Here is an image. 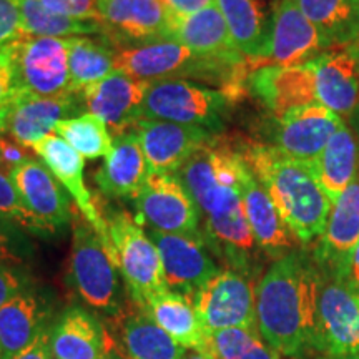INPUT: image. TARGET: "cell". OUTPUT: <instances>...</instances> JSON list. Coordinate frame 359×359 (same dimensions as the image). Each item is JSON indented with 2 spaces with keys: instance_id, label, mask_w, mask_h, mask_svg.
Listing matches in <instances>:
<instances>
[{
  "instance_id": "1",
  "label": "cell",
  "mask_w": 359,
  "mask_h": 359,
  "mask_svg": "<svg viewBox=\"0 0 359 359\" xmlns=\"http://www.w3.org/2000/svg\"><path fill=\"white\" fill-rule=\"evenodd\" d=\"M320 286V268L302 251L273 262L257 285L258 331L280 356L316 348Z\"/></svg>"
},
{
  "instance_id": "2",
  "label": "cell",
  "mask_w": 359,
  "mask_h": 359,
  "mask_svg": "<svg viewBox=\"0 0 359 359\" xmlns=\"http://www.w3.org/2000/svg\"><path fill=\"white\" fill-rule=\"evenodd\" d=\"M241 150L298 243L309 245L320 240L333 201L318 185L306 163L264 143H251Z\"/></svg>"
},
{
  "instance_id": "3",
  "label": "cell",
  "mask_w": 359,
  "mask_h": 359,
  "mask_svg": "<svg viewBox=\"0 0 359 359\" xmlns=\"http://www.w3.org/2000/svg\"><path fill=\"white\" fill-rule=\"evenodd\" d=\"M115 70L127 72L148 82L178 79L218 85L235 97L243 88V80L251 74L248 67H236L203 57L177 40L116 47Z\"/></svg>"
},
{
  "instance_id": "4",
  "label": "cell",
  "mask_w": 359,
  "mask_h": 359,
  "mask_svg": "<svg viewBox=\"0 0 359 359\" xmlns=\"http://www.w3.org/2000/svg\"><path fill=\"white\" fill-rule=\"evenodd\" d=\"M233 102H236L233 93L191 80H155L148 87L142 118L165 120L222 135Z\"/></svg>"
},
{
  "instance_id": "5",
  "label": "cell",
  "mask_w": 359,
  "mask_h": 359,
  "mask_svg": "<svg viewBox=\"0 0 359 359\" xmlns=\"http://www.w3.org/2000/svg\"><path fill=\"white\" fill-rule=\"evenodd\" d=\"M120 271L102 238L82 218L74 222L69 258V281L85 304L115 316L125 306Z\"/></svg>"
},
{
  "instance_id": "6",
  "label": "cell",
  "mask_w": 359,
  "mask_h": 359,
  "mask_svg": "<svg viewBox=\"0 0 359 359\" xmlns=\"http://www.w3.org/2000/svg\"><path fill=\"white\" fill-rule=\"evenodd\" d=\"M103 218L114 246V262L130 298L145 306L154 296L168 290L158 248L145 228L123 210L109 208Z\"/></svg>"
},
{
  "instance_id": "7",
  "label": "cell",
  "mask_w": 359,
  "mask_h": 359,
  "mask_svg": "<svg viewBox=\"0 0 359 359\" xmlns=\"http://www.w3.org/2000/svg\"><path fill=\"white\" fill-rule=\"evenodd\" d=\"M245 167L243 150H238L230 140L217 135L201 145L175 175L203 217L228 193L240 190V178Z\"/></svg>"
},
{
  "instance_id": "8",
  "label": "cell",
  "mask_w": 359,
  "mask_h": 359,
  "mask_svg": "<svg viewBox=\"0 0 359 359\" xmlns=\"http://www.w3.org/2000/svg\"><path fill=\"white\" fill-rule=\"evenodd\" d=\"M70 39L24 35L2 50L12 67L17 88L37 97H62L72 93Z\"/></svg>"
},
{
  "instance_id": "9",
  "label": "cell",
  "mask_w": 359,
  "mask_h": 359,
  "mask_svg": "<svg viewBox=\"0 0 359 359\" xmlns=\"http://www.w3.org/2000/svg\"><path fill=\"white\" fill-rule=\"evenodd\" d=\"M191 302L208 336L233 327H258L257 286L235 269H219Z\"/></svg>"
},
{
  "instance_id": "10",
  "label": "cell",
  "mask_w": 359,
  "mask_h": 359,
  "mask_svg": "<svg viewBox=\"0 0 359 359\" xmlns=\"http://www.w3.org/2000/svg\"><path fill=\"white\" fill-rule=\"evenodd\" d=\"M314 349L323 356L359 353V288L346 278L321 273Z\"/></svg>"
},
{
  "instance_id": "11",
  "label": "cell",
  "mask_w": 359,
  "mask_h": 359,
  "mask_svg": "<svg viewBox=\"0 0 359 359\" xmlns=\"http://www.w3.org/2000/svg\"><path fill=\"white\" fill-rule=\"evenodd\" d=\"M133 203L148 228L172 235L203 238L198 206L177 175L148 173Z\"/></svg>"
},
{
  "instance_id": "12",
  "label": "cell",
  "mask_w": 359,
  "mask_h": 359,
  "mask_svg": "<svg viewBox=\"0 0 359 359\" xmlns=\"http://www.w3.org/2000/svg\"><path fill=\"white\" fill-rule=\"evenodd\" d=\"M201 236L205 245L219 259L245 276L253 275L257 268V240L246 219L240 190L228 193L212 212L203 215Z\"/></svg>"
},
{
  "instance_id": "13",
  "label": "cell",
  "mask_w": 359,
  "mask_h": 359,
  "mask_svg": "<svg viewBox=\"0 0 359 359\" xmlns=\"http://www.w3.org/2000/svg\"><path fill=\"white\" fill-rule=\"evenodd\" d=\"M97 11L115 48L172 40L173 15L161 0H97Z\"/></svg>"
},
{
  "instance_id": "14",
  "label": "cell",
  "mask_w": 359,
  "mask_h": 359,
  "mask_svg": "<svg viewBox=\"0 0 359 359\" xmlns=\"http://www.w3.org/2000/svg\"><path fill=\"white\" fill-rule=\"evenodd\" d=\"M344 125V120L321 103L294 109L275 116L268 128L269 145L290 158L303 163L313 161L325 150L331 137Z\"/></svg>"
},
{
  "instance_id": "15",
  "label": "cell",
  "mask_w": 359,
  "mask_h": 359,
  "mask_svg": "<svg viewBox=\"0 0 359 359\" xmlns=\"http://www.w3.org/2000/svg\"><path fill=\"white\" fill-rule=\"evenodd\" d=\"M327 50H331V45L304 17L294 0H278L269 17L266 53L257 69L304 65Z\"/></svg>"
},
{
  "instance_id": "16",
  "label": "cell",
  "mask_w": 359,
  "mask_h": 359,
  "mask_svg": "<svg viewBox=\"0 0 359 359\" xmlns=\"http://www.w3.org/2000/svg\"><path fill=\"white\" fill-rule=\"evenodd\" d=\"M80 93L37 97L20 92L0 115V135L30 148L43 137L55 133L57 122L83 114Z\"/></svg>"
},
{
  "instance_id": "17",
  "label": "cell",
  "mask_w": 359,
  "mask_h": 359,
  "mask_svg": "<svg viewBox=\"0 0 359 359\" xmlns=\"http://www.w3.org/2000/svg\"><path fill=\"white\" fill-rule=\"evenodd\" d=\"M147 233L158 248L165 283L170 291L191 299L222 269L215 263L203 238L172 235L154 228H147Z\"/></svg>"
},
{
  "instance_id": "18",
  "label": "cell",
  "mask_w": 359,
  "mask_h": 359,
  "mask_svg": "<svg viewBox=\"0 0 359 359\" xmlns=\"http://www.w3.org/2000/svg\"><path fill=\"white\" fill-rule=\"evenodd\" d=\"M150 82L122 70H114L100 82L90 85L80 93L83 109L114 130L115 135L130 132L142 118Z\"/></svg>"
},
{
  "instance_id": "19",
  "label": "cell",
  "mask_w": 359,
  "mask_h": 359,
  "mask_svg": "<svg viewBox=\"0 0 359 359\" xmlns=\"http://www.w3.org/2000/svg\"><path fill=\"white\" fill-rule=\"evenodd\" d=\"M30 150L42 158L43 163L47 165V168L53 173V177L58 180V183L65 188L70 198L77 205L82 217L87 219L90 226L102 238L103 246H105L111 259H114V246H111L107 222L103 218L102 212H98L92 193L85 187L83 156L79 151H75L64 138H60L55 133L35 142L30 147Z\"/></svg>"
},
{
  "instance_id": "20",
  "label": "cell",
  "mask_w": 359,
  "mask_h": 359,
  "mask_svg": "<svg viewBox=\"0 0 359 359\" xmlns=\"http://www.w3.org/2000/svg\"><path fill=\"white\" fill-rule=\"evenodd\" d=\"M150 173H177L201 145L217 135L198 127L140 118L133 125Z\"/></svg>"
},
{
  "instance_id": "21",
  "label": "cell",
  "mask_w": 359,
  "mask_h": 359,
  "mask_svg": "<svg viewBox=\"0 0 359 359\" xmlns=\"http://www.w3.org/2000/svg\"><path fill=\"white\" fill-rule=\"evenodd\" d=\"M50 353L53 359L122 358L110 327L80 306L69 308L52 325Z\"/></svg>"
},
{
  "instance_id": "22",
  "label": "cell",
  "mask_w": 359,
  "mask_h": 359,
  "mask_svg": "<svg viewBox=\"0 0 359 359\" xmlns=\"http://www.w3.org/2000/svg\"><path fill=\"white\" fill-rule=\"evenodd\" d=\"M248 88L273 116L318 103L311 62L304 65L255 69L246 79Z\"/></svg>"
},
{
  "instance_id": "23",
  "label": "cell",
  "mask_w": 359,
  "mask_h": 359,
  "mask_svg": "<svg viewBox=\"0 0 359 359\" xmlns=\"http://www.w3.org/2000/svg\"><path fill=\"white\" fill-rule=\"evenodd\" d=\"M359 241V173L348 190L339 196L326 230L316 250V264L321 273L336 278H348L353 253Z\"/></svg>"
},
{
  "instance_id": "24",
  "label": "cell",
  "mask_w": 359,
  "mask_h": 359,
  "mask_svg": "<svg viewBox=\"0 0 359 359\" xmlns=\"http://www.w3.org/2000/svg\"><path fill=\"white\" fill-rule=\"evenodd\" d=\"M11 178L24 203L50 235L64 230L74 219L70 196L43 161L29 158L13 168Z\"/></svg>"
},
{
  "instance_id": "25",
  "label": "cell",
  "mask_w": 359,
  "mask_h": 359,
  "mask_svg": "<svg viewBox=\"0 0 359 359\" xmlns=\"http://www.w3.org/2000/svg\"><path fill=\"white\" fill-rule=\"evenodd\" d=\"M111 320L110 331L123 359H185L188 349L161 330L145 306L125 304Z\"/></svg>"
},
{
  "instance_id": "26",
  "label": "cell",
  "mask_w": 359,
  "mask_h": 359,
  "mask_svg": "<svg viewBox=\"0 0 359 359\" xmlns=\"http://www.w3.org/2000/svg\"><path fill=\"white\" fill-rule=\"evenodd\" d=\"M240 193L248 224L257 240L258 248L273 262L294 251L296 238L278 213L268 191L259 183L248 161L241 172Z\"/></svg>"
},
{
  "instance_id": "27",
  "label": "cell",
  "mask_w": 359,
  "mask_h": 359,
  "mask_svg": "<svg viewBox=\"0 0 359 359\" xmlns=\"http://www.w3.org/2000/svg\"><path fill=\"white\" fill-rule=\"evenodd\" d=\"M50 303L39 290L29 286L0 308V353L13 359L50 330Z\"/></svg>"
},
{
  "instance_id": "28",
  "label": "cell",
  "mask_w": 359,
  "mask_h": 359,
  "mask_svg": "<svg viewBox=\"0 0 359 359\" xmlns=\"http://www.w3.org/2000/svg\"><path fill=\"white\" fill-rule=\"evenodd\" d=\"M172 40L203 57L236 67H248V58L236 48L217 6H210L191 15L173 17Z\"/></svg>"
},
{
  "instance_id": "29",
  "label": "cell",
  "mask_w": 359,
  "mask_h": 359,
  "mask_svg": "<svg viewBox=\"0 0 359 359\" xmlns=\"http://www.w3.org/2000/svg\"><path fill=\"white\" fill-rule=\"evenodd\" d=\"M316 100L341 118L359 109V75L356 60L348 50H327L311 60Z\"/></svg>"
},
{
  "instance_id": "30",
  "label": "cell",
  "mask_w": 359,
  "mask_h": 359,
  "mask_svg": "<svg viewBox=\"0 0 359 359\" xmlns=\"http://www.w3.org/2000/svg\"><path fill=\"white\" fill-rule=\"evenodd\" d=\"M148 170L145 155L133 130L115 135L114 148L95 173V183L105 196L135 200L145 185Z\"/></svg>"
},
{
  "instance_id": "31",
  "label": "cell",
  "mask_w": 359,
  "mask_h": 359,
  "mask_svg": "<svg viewBox=\"0 0 359 359\" xmlns=\"http://www.w3.org/2000/svg\"><path fill=\"white\" fill-rule=\"evenodd\" d=\"M306 167L334 206L359 173V142L349 125L344 123Z\"/></svg>"
},
{
  "instance_id": "32",
  "label": "cell",
  "mask_w": 359,
  "mask_h": 359,
  "mask_svg": "<svg viewBox=\"0 0 359 359\" xmlns=\"http://www.w3.org/2000/svg\"><path fill=\"white\" fill-rule=\"evenodd\" d=\"M145 308L156 325L183 348L208 353V334L188 296L167 290L154 296Z\"/></svg>"
},
{
  "instance_id": "33",
  "label": "cell",
  "mask_w": 359,
  "mask_h": 359,
  "mask_svg": "<svg viewBox=\"0 0 359 359\" xmlns=\"http://www.w3.org/2000/svg\"><path fill=\"white\" fill-rule=\"evenodd\" d=\"M226 22L236 48L257 69L266 53L269 39V17L259 0H215ZM253 69V70H255ZM251 70V72H253Z\"/></svg>"
},
{
  "instance_id": "34",
  "label": "cell",
  "mask_w": 359,
  "mask_h": 359,
  "mask_svg": "<svg viewBox=\"0 0 359 359\" xmlns=\"http://www.w3.org/2000/svg\"><path fill=\"white\" fill-rule=\"evenodd\" d=\"M331 48L359 39V0H294Z\"/></svg>"
},
{
  "instance_id": "35",
  "label": "cell",
  "mask_w": 359,
  "mask_h": 359,
  "mask_svg": "<svg viewBox=\"0 0 359 359\" xmlns=\"http://www.w3.org/2000/svg\"><path fill=\"white\" fill-rule=\"evenodd\" d=\"M115 70V47L98 37H72L69 47L70 92L82 93Z\"/></svg>"
},
{
  "instance_id": "36",
  "label": "cell",
  "mask_w": 359,
  "mask_h": 359,
  "mask_svg": "<svg viewBox=\"0 0 359 359\" xmlns=\"http://www.w3.org/2000/svg\"><path fill=\"white\" fill-rule=\"evenodd\" d=\"M17 6H19L22 24H24L27 35L55 39L90 37V35L102 37L103 35V29L98 22L57 15L40 6L37 0H17Z\"/></svg>"
},
{
  "instance_id": "37",
  "label": "cell",
  "mask_w": 359,
  "mask_h": 359,
  "mask_svg": "<svg viewBox=\"0 0 359 359\" xmlns=\"http://www.w3.org/2000/svg\"><path fill=\"white\" fill-rule=\"evenodd\" d=\"M55 135L88 160L105 158L114 148V137L107 123L88 111L57 122Z\"/></svg>"
},
{
  "instance_id": "38",
  "label": "cell",
  "mask_w": 359,
  "mask_h": 359,
  "mask_svg": "<svg viewBox=\"0 0 359 359\" xmlns=\"http://www.w3.org/2000/svg\"><path fill=\"white\" fill-rule=\"evenodd\" d=\"M208 353L217 359H280L258 327H233L210 334Z\"/></svg>"
},
{
  "instance_id": "39",
  "label": "cell",
  "mask_w": 359,
  "mask_h": 359,
  "mask_svg": "<svg viewBox=\"0 0 359 359\" xmlns=\"http://www.w3.org/2000/svg\"><path fill=\"white\" fill-rule=\"evenodd\" d=\"M0 215L20 224L27 233H32L37 236H50L47 228L24 203L20 193L13 185L11 175L4 170L2 165H0Z\"/></svg>"
},
{
  "instance_id": "40",
  "label": "cell",
  "mask_w": 359,
  "mask_h": 359,
  "mask_svg": "<svg viewBox=\"0 0 359 359\" xmlns=\"http://www.w3.org/2000/svg\"><path fill=\"white\" fill-rule=\"evenodd\" d=\"M35 253V246L20 224L0 215V262L22 266Z\"/></svg>"
},
{
  "instance_id": "41",
  "label": "cell",
  "mask_w": 359,
  "mask_h": 359,
  "mask_svg": "<svg viewBox=\"0 0 359 359\" xmlns=\"http://www.w3.org/2000/svg\"><path fill=\"white\" fill-rule=\"evenodd\" d=\"M37 2L57 15H65L79 20H92L100 24L97 0H37Z\"/></svg>"
},
{
  "instance_id": "42",
  "label": "cell",
  "mask_w": 359,
  "mask_h": 359,
  "mask_svg": "<svg viewBox=\"0 0 359 359\" xmlns=\"http://www.w3.org/2000/svg\"><path fill=\"white\" fill-rule=\"evenodd\" d=\"M24 35L27 34L17 0H0V52Z\"/></svg>"
},
{
  "instance_id": "43",
  "label": "cell",
  "mask_w": 359,
  "mask_h": 359,
  "mask_svg": "<svg viewBox=\"0 0 359 359\" xmlns=\"http://www.w3.org/2000/svg\"><path fill=\"white\" fill-rule=\"evenodd\" d=\"M29 286H32V280L22 266L0 262V308Z\"/></svg>"
},
{
  "instance_id": "44",
  "label": "cell",
  "mask_w": 359,
  "mask_h": 359,
  "mask_svg": "<svg viewBox=\"0 0 359 359\" xmlns=\"http://www.w3.org/2000/svg\"><path fill=\"white\" fill-rule=\"evenodd\" d=\"M34 151L30 148H27L20 143L8 137H2L0 135V165H2L6 172L11 173L13 168H17L19 165L24 163L29 158H34Z\"/></svg>"
},
{
  "instance_id": "45",
  "label": "cell",
  "mask_w": 359,
  "mask_h": 359,
  "mask_svg": "<svg viewBox=\"0 0 359 359\" xmlns=\"http://www.w3.org/2000/svg\"><path fill=\"white\" fill-rule=\"evenodd\" d=\"M17 93H19V88L13 79L12 67L8 64L7 57L0 52V115L8 109Z\"/></svg>"
},
{
  "instance_id": "46",
  "label": "cell",
  "mask_w": 359,
  "mask_h": 359,
  "mask_svg": "<svg viewBox=\"0 0 359 359\" xmlns=\"http://www.w3.org/2000/svg\"><path fill=\"white\" fill-rule=\"evenodd\" d=\"M173 17H185L215 6V0H161Z\"/></svg>"
},
{
  "instance_id": "47",
  "label": "cell",
  "mask_w": 359,
  "mask_h": 359,
  "mask_svg": "<svg viewBox=\"0 0 359 359\" xmlns=\"http://www.w3.org/2000/svg\"><path fill=\"white\" fill-rule=\"evenodd\" d=\"M52 330V327H50ZM50 330L43 331L42 334L35 339V343L25 351L17 354L13 359H52L50 353Z\"/></svg>"
},
{
  "instance_id": "48",
  "label": "cell",
  "mask_w": 359,
  "mask_h": 359,
  "mask_svg": "<svg viewBox=\"0 0 359 359\" xmlns=\"http://www.w3.org/2000/svg\"><path fill=\"white\" fill-rule=\"evenodd\" d=\"M346 280L349 283H353L356 288H359V241L356 245V250L353 253V259H351V266H349V273Z\"/></svg>"
},
{
  "instance_id": "49",
  "label": "cell",
  "mask_w": 359,
  "mask_h": 359,
  "mask_svg": "<svg viewBox=\"0 0 359 359\" xmlns=\"http://www.w3.org/2000/svg\"><path fill=\"white\" fill-rule=\"evenodd\" d=\"M348 122H349V128L353 130L354 135H356L358 142H359V109H358L356 111H354V114H353L351 116H349Z\"/></svg>"
},
{
  "instance_id": "50",
  "label": "cell",
  "mask_w": 359,
  "mask_h": 359,
  "mask_svg": "<svg viewBox=\"0 0 359 359\" xmlns=\"http://www.w3.org/2000/svg\"><path fill=\"white\" fill-rule=\"evenodd\" d=\"M185 359H217V358H215L212 353H206V351H191V353H187Z\"/></svg>"
},
{
  "instance_id": "51",
  "label": "cell",
  "mask_w": 359,
  "mask_h": 359,
  "mask_svg": "<svg viewBox=\"0 0 359 359\" xmlns=\"http://www.w3.org/2000/svg\"><path fill=\"white\" fill-rule=\"evenodd\" d=\"M346 47H348V50L353 53L354 60H356V67H358V75H359V39H358V40H354L353 43L346 45Z\"/></svg>"
},
{
  "instance_id": "52",
  "label": "cell",
  "mask_w": 359,
  "mask_h": 359,
  "mask_svg": "<svg viewBox=\"0 0 359 359\" xmlns=\"http://www.w3.org/2000/svg\"><path fill=\"white\" fill-rule=\"evenodd\" d=\"M320 359H359L358 354H344V356H321Z\"/></svg>"
},
{
  "instance_id": "53",
  "label": "cell",
  "mask_w": 359,
  "mask_h": 359,
  "mask_svg": "<svg viewBox=\"0 0 359 359\" xmlns=\"http://www.w3.org/2000/svg\"><path fill=\"white\" fill-rule=\"evenodd\" d=\"M278 2V0H273V4H276Z\"/></svg>"
},
{
  "instance_id": "54",
  "label": "cell",
  "mask_w": 359,
  "mask_h": 359,
  "mask_svg": "<svg viewBox=\"0 0 359 359\" xmlns=\"http://www.w3.org/2000/svg\"><path fill=\"white\" fill-rule=\"evenodd\" d=\"M290 359H299V358H290Z\"/></svg>"
},
{
  "instance_id": "55",
  "label": "cell",
  "mask_w": 359,
  "mask_h": 359,
  "mask_svg": "<svg viewBox=\"0 0 359 359\" xmlns=\"http://www.w3.org/2000/svg\"><path fill=\"white\" fill-rule=\"evenodd\" d=\"M0 359H2V353H0Z\"/></svg>"
},
{
  "instance_id": "56",
  "label": "cell",
  "mask_w": 359,
  "mask_h": 359,
  "mask_svg": "<svg viewBox=\"0 0 359 359\" xmlns=\"http://www.w3.org/2000/svg\"><path fill=\"white\" fill-rule=\"evenodd\" d=\"M53 359V358H52ZM116 359H123V358H116Z\"/></svg>"
}]
</instances>
